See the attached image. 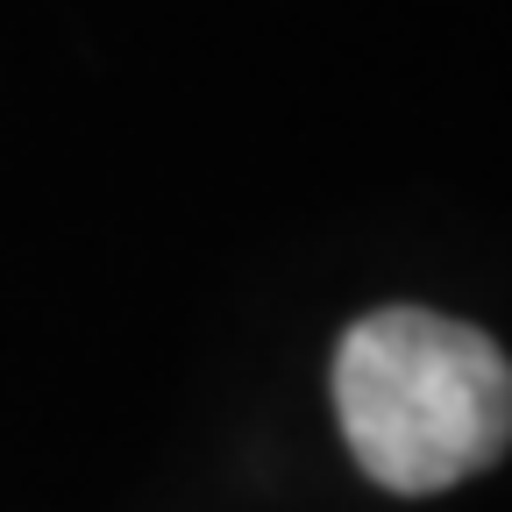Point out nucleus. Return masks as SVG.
Returning a JSON list of instances; mask_svg holds the SVG:
<instances>
[{"mask_svg":"<svg viewBox=\"0 0 512 512\" xmlns=\"http://www.w3.org/2000/svg\"><path fill=\"white\" fill-rule=\"evenodd\" d=\"M335 420L370 484L456 491L512 448V363L470 320L384 306L335 349Z\"/></svg>","mask_w":512,"mask_h":512,"instance_id":"1","label":"nucleus"}]
</instances>
